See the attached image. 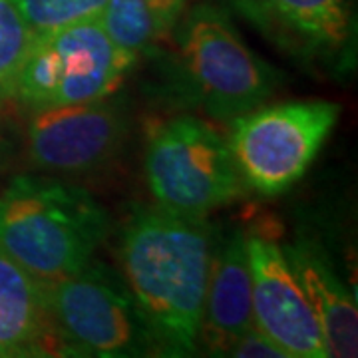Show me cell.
<instances>
[{
  "instance_id": "6da1fadb",
  "label": "cell",
  "mask_w": 358,
  "mask_h": 358,
  "mask_svg": "<svg viewBox=\"0 0 358 358\" xmlns=\"http://www.w3.org/2000/svg\"><path fill=\"white\" fill-rule=\"evenodd\" d=\"M215 233L205 217L159 205L131 209L120 235L124 281L155 355L189 357L199 346Z\"/></svg>"
},
{
  "instance_id": "7a4b0ae2",
  "label": "cell",
  "mask_w": 358,
  "mask_h": 358,
  "mask_svg": "<svg viewBox=\"0 0 358 358\" xmlns=\"http://www.w3.org/2000/svg\"><path fill=\"white\" fill-rule=\"evenodd\" d=\"M108 231V211L74 183L16 176L0 192V249L40 281L82 271Z\"/></svg>"
},
{
  "instance_id": "3957f363",
  "label": "cell",
  "mask_w": 358,
  "mask_h": 358,
  "mask_svg": "<svg viewBox=\"0 0 358 358\" xmlns=\"http://www.w3.org/2000/svg\"><path fill=\"white\" fill-rule=\"evenodd\" d=\"M176 64L185 94L217 122L267 103L282 80L245 44L229 14L213 4H197L181 22Z\"/></svg>"
},
{
  "instance_id": "277c9868",
  "label": "cell",
  "mask_w": 358,
  "mask_h": 358,
  "mask_svg": "<svg viewBox=\"0 0 358 358\" xmlns=\"http://www.w3.org/2000/svg\"><path fill=\"white\" fill-rule=\"evenodd\" d=\"M42 287L64 355L117 358L155 352L136 299L114 268L92 259L82 271L42 281Z\"/></svg>"
},
{
  "instance_id": "5b68a950",
  "label": "cell",
  "mask_w": 358,
  "mask_h": 358,
  "mask_svg": "<svg viewBox=\"0 0 358 358\" xmlns=\"http://www.w3.org/2000/svg\"><path fill=\"white\" fill-rule=\"evenodd\" d=\"M145 178L155 203L193 217H207L247 189L227 138L193 115L155 129L145 152Z\"/></svg>"
},
{
  "instance_id": "8992f818",
  "label": "cell",
  "mask_w": 358,
  "mask_h": 358,
  "mask_svg": "<svg viewBox=\"0 0 358 358\" xmlns=\"http://www.w3.org/2000/svg\"><path fill=\"white\" fill-rule=\"evenodd\" d=\"M341 106L324 100L259 106L231 120L229 148L245 187L273 197L291 189L336 126Z\"/></svg>"
},
{
  "instance_id": "52a82bcc",
  "label": "cell",
  "mask_w": 358,
  "mask_h": 358,
  "mask_svg": "<svg viewBox=\"0 0 358 358\" xmlns=\"http://www.w3.org/2000/svg\"><path fill=\"white\" fill-rule=\"evenodd\" d=\"M134 62L115 48L98 18L36 36L16 84V100L36 112L100 100L120 88Z\"/></svg>"
},
{
  "instance_id": "ba28073f",
  "label": "cell",
  "mask_w": 358,
  "mask_h": 358,
  "mask_svg": "<svg viewBox=\"0 0 358 358\" xmlns=\"http://www.w3.org/2000/svg\"><path fill=\"white\" fill-rule=\"evenodd\" d=\"M128 134V110L110 96L36 110L28 122V157L54 176H80L108 166Z\"/></svg>"
},
{
  "instance_id": "9c48e42d",
  "label": "cell",
  "mask_w": 358,
  "mask_h": 358,
  "mask_svg": "<svg viewBox=\"0 0 358 358\" xmlns=\"http://www.w3.org/2000/svg\"><path fill=\"white\" fill-rule=\"evenodd\" d=\"M255 327L287 358H327L320 322L289 267L282 247L259 233L247 235Z\"/></svg>"
},
{
  "instance_id": "30bf717a",
  "label": "cell",
  "mask_w": 358,
  "mask_h": 358,
  "mask_svg": "<svg viewBox=\"0 0 358 358\" xmlns=\"http://www.w3.org/2000/svg\"><path fill=\"white\" fill-rule=\"evenodd\" d=\"M279 50L305 64H333L352 38L348 0H231Z\"/></svg>"
},
{
  "instance_id": "8fae6325",
  "label": "cell",
  "mask_w": 358,
  "mask_h": 358,
  "mask_svg": "<svg viewBox=\"0 0 358 358\" xmlns=\"http://www.w3.org/2000/svg\"><path fill=\"white\" fill-rule=\"evenodd\" d=\"M253 324L247 233L243 229L215 233L199 343L209 355L227 357L231 345Z\"/></svg>"
},
{
  "instance_id": "7c38bea8",
  "label": "cell",
  "mask_w": 358,
  "mask_h": 358,
  "mask_svg": "<svg viewBox=\"0 0 358 358\" xmlns=\"http://www.w3.org/2000/svg\"><path fill=\"white\" fill-rule=\"evenodd\" d=\"M282 253L319 319L329 357H357V301L322 247L307 237H296L282 247Z\"/></svg>"
},
{
  "instance_id": "4fadbf2b",
  "label": "cell",
  "mask_w": 358,
  "mask_h": 358,
  "mask_svg": "<svg viewBox=\"0 0 358 358\" xmlns=\"http://www.w3.org/2000/svg\"><path fill=\"white\" fill-rule=\"evenodd\" d=\"M64 355L42 281L0 249V357Z\"/></svg>"
},
{
  "instance_id": "5bb4252c",
  "label": "cell",
  "mask_w": 358,
  "mask_h": 358,
  "mask_svg": "<svg viewBox=\"0 0 358 358\" xmlns=\"http://www.w3.org/2000/svg\"><path fill=\"white\" fill-rule=\"evenodd\" d=\"M98 22L115 48L126 54L134 64L157 40L148 0H108L98 16Z\"/></svg>"
},
{
  "instance_id": "9a60e30c",
  "label": "cell",
  "mask_w": 358,
  "mask_h": 358,
  "mask_svg": "<svg viewBox=\"0 0 358 358\" xmlns=\"http://www.w3.org/2000/svg\"><path fill=\"white\" fill-rule=\"evenodd\" d=\"M36 34L28 26L16 0H0V98L13 100L16 84Z\"/></svg>"
},
{
  "instance_id": "2e32d148",
  "label": "cell",
  "mask_w": 358,
  "mask_h": 358,
  "mask_svg": "<svg viewBox=\"0 0 358 358\" xmlns=\"http://www.w3.org/2000/svg\"><path fill=\"white\" fill-rule=\"evenodd\" d=\"M108 0H16L20 13L36 36L66 26L94 20Z\"/></svg>"
},
{
  "instance_id": "e0dca14e",
  "label": "cell",
  "mask_w": 358,
  "mask_h": 358,
  "mask_svg": "<svg viewBox=\"0 0 358 358\" xmlns=\"http://www.w3.org/2000/svg\"><path fill=\"white\" fill-rule=\"evenodd\" d=\"M227 357L235 358H287L279 346L255 324L245 331L227 350Z\"/></svg>"
},
{
  "instance_id": "ac0fdd59",
  "label": "cell",
  "mask_w": 358,
  "mask_h": 358,
  "mask_svg": "<svg viewBox=\"0 0 358 358\" xmlns=\"http://www.w3.org/2000/svg\"><path fill=\"white\" fill-rule=\"evenodd\" d=\"M148 2H150L152 16H154L157 38H162L176 28L179 16L183 13L185 0H148Z\"/></svg>"
},
{
  "instance_id": "d6986e66",
  "label": "cell",
  "mask_w": 358,
  "mask_h": 358,
  "mask_svg": "<svg viewBox=\"0 0 358 358\" xmlns=\"http://www.w3.org/2000/svg\"><path fill=\"white\" fill-rule=\"evenodd\" d=\"M0 150H2V138H0Z\"/></svg>"
},
{
  "instance_id": "ffe728a7",
  "label": "cell",
  "mask_w": 358,
  "mask_h": 358,
  "mask_svg": "<svg viewBox=\"0 0 358 358\" xmlns=\"http://www.w3.org/2000/svg\"><path fill=\"white\" fill-rule=\"evenodd\" d=\"M2 102H4V100H2V98H0V103H2Z\"/></svg>"
}]
</instances>
